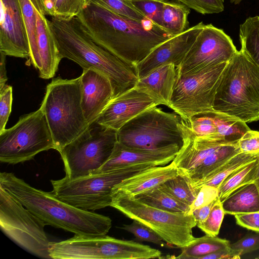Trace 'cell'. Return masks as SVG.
I'll return each instance as SVG.
<instances>
[{
    "label": "cell",
    "instance_id": "obj_28",
    "mask_svg": "<svg viewBox=\"0 0 259 259\" xmlns=\"http://www.w3.org/2000/svg\"><path fill=\"white\" fill-rule=\"evenodd\" d=\"M190 10L177 0H166L161 15V27L175 36L189 28L188 16Z\"/></svg>",
    "mask_w": 259,
    "mask_h": 259
},
{
    "label": "cell",
    "instance_id": "obj_34",
    "mask_svg": "<svg viewBox=\"0 0 259 259\" xmlns=\"http://www.w3.org/2000/svg\"><path fill=\"white\" fill-rule=\"evenodd\" d=\"M159 187L182 202L190 205L196 198V193L186 178L180 175L171 178Z\"/></svg>",
    "mask_w": 259,
    "mask_h": 259
},
{
    "label": "cell",
    "instance_id": "obj_30",
    "mask_svg": "<svg viewBox=\"0 0 259 259\" xmlns=\"http://www.w3.org/2000/svg\"><path fill=\"white\" fill-rule=\"evenodd\" d=\"M136 197L147 204L167 211L188 214L189 210V205L178 200L159 186Z\"/></svg>",
    "mask_w": 259,
    "mask_h": 259
},
{
    "label": "cell",
    "instance_id": "obj_5",
    "mask_svg": "<svg viewBox=\"0 0 259 259\" xmlns=\"http://www.w3.org/2000/svg\"><path fill=\"white\" fill-rule=\"evenodd\" d=\"M53 139L60 151L89 126L81 106L80 76L71 79L53 78L46 88L40 107Z\"/></svg>",
    "mask_w": 259,
    "mask_h": 259
},
{
    "label": "cell",
    "instance_id": "obj_3",
    "mask_svg": "<svg viewBox=\"0 0 259 259\" xmlns=\"http://www.w3.org/2000/svg\"><path fill=\"white\" fill-rule=\"evenodd\" d=\"M50 21L61 58L107 76L112 84L114 98L136 85L139 80L136 68L93 41L76 16L68 19L52 17Z\"/></svg>",
    "mask_w": 259,
    "mask_h": 259
},
{
    "label": "cell",
    "instance_id": "obj_52",
    "mask_svg": "<svg viewBox=\"0 0 259 259\" xmlns=\"http://www.w3.org/2000/svg\"><path fill=\"white\" fill-rule=\"evenodd\" d=\"M257 258L259 259V256L257 257Z\"/></svg>",
    "mask_w": 259,
    "mask_h": 259
},
{
    "label": "cell",
    "instance_id": "obj_4",
    "mask_svg": "<svg viewBox=\"0 0 259 259\" xmlns=\"http://www.w3.org/2000/svg\"><path fill=\"white\" fill-rule=\"evenodd\" d=\"M213 109L246 123L259 120V66L242 49L222 72Z\"/></svg>",
    "mask_w": 259,
    "mask_h": 259
},
{
    "label": "cell",
    "instance_id": "obj_12",
    "mask_svg": "<svg viewBox=\"0 0 259 259\" xmlns=\"http://www.w3.org/2000/svg\"><path fill=\"white\" fill-rule=\"evenodd\" d=\"M46 225L0 186L1 229L26 251L48 259L51 257L49 251L50 242L44 229Z\"/></svg>",
    "mask_w": 259,
    "mask_h": 259
},
{
    "label": "cell",
    "instance_id": "obj_16",
    "mask_svg": "<svg viewBox=\"0 0 259 259\" xmlns=\"http://www.w3.org/2000/svg\"><path fill=\"white\" fill-rule=\"evenodd\" d=\"M0 52L27 60L30 48L19 0H1Z\"/></svg>",
    "mask_w": 259,
    "mask_h": 259
},
{
    "label": "cell",
    "instance_id": "obj_19",
    "mask_svg": "<svg viewBox=\"0 0 259 259\" xmlns=\"http://www.w3.org/2000/svg\"><path fill=\"white\" fill-rule=\"evenodd\" d=\"M81 106L89 125L99 117L114 98L113 89L109 78L96 70L83 69L80 76Z\"/></svg>",
    "mask_w": 259,
    "mask_h": 259
},
{
    "label": "cell",
    "instance_id": "obj_39",
    "mask_svg": "<svg viewBox=\"0 0 259 259\" xmlns=\"http://www.w3.org/2000/svg\"><path fill=\"white\" fill-rule=\"evenodd\" d=\"M189 9L203 15L218 14L224 10L222 0H177Z\"/></svg>",
    "mask_w": 259,
    "mask_h": 259
},
{
    "label": "cell",
    "instance_id": "obj_31",
    "mask_svg": "<svg viewBox=\"0 0 259 259\" xmlns=\"http://www.w3.org/2000/svg\"><path fill=\"white\" fill-rule=\"evenodd\" d=\"M258 165L257 157L229 175L218 187V197L223 201L238 188L253 182Z\"/></svg>",
    "mask_w": 259,
    "mask_h": 259
},
{
    "label": "cell",
    "instance_id": "obj_20",
    "mask_svg": "<svg viewBox=\"0 0 259 259\" xmlns=\"http://www.w3.org/2000/svg\"><path fill=\"white\" fill-rule=\"evenodd\" d=\"M180 148L179 145H175L157 149H138L126 146L117 141L108 160L95 172L134 164L165 165L174 160Z\"/></svg>",
    "mask_w": 259,
    "mask_h": 259
},
{
    "label": "cell",
    "instance_id": "obj_15",
    "mask_svg": "<svg viewBox=\"0 0 259 259\" xmlns=\"http://www.w3.org/2000/svg\"><path fill=\"white\" fill-rule=\"evenodd\" d=\"M204 25L201 21L154 48L136 66L139 79L167 64H173L178 67Z\"/></svg>",
    "mask_w": 259,
    "mask_h": 259
},
{
    "label": "cell",
    "instance_id": "obj_10",
    "mask_svg": "<svg viewBox=\"0 0 259 259\" xmlns=\"http://www.w3.org/2000/svg\"><path fill=\"white\" fill-rule=\"evenodd\" d=\"M117 131L96 121L59 152L66 176L73 179L98 171L108 160L117 142Z\"/></svg>",
    "mask_w": 259,
    "mask_h": 259
},
{
    "label": "cell",
    "instance_id": "obj_13",
    "mask_svg": "<svg viewBox=\"0 0 259 259\" xmlns=\"http://www.w3.org/2000/svg\"><path fill=\"white\" fill-rule=\"evenodd\" d=\"M227 63L210 67L191 75L178 73L168 107L187 123L195 115L213 110L217 87Z\"/></svg>",
    "mask_w": 259,
    "mask_h": 259
},
{
    "label": "cell",
    "instance_id": "obj_27",
    "mask_svg": "<svg viewBox=\"0 0 259 259\" xmlns=\"http://www.w3.org/2000/svg\"><path fill=\"white\" fill-rule=\"evenodd\" d=\"M240 153L237 142L224 144L207 157L198 167L183 176L189 181L200 180Z\"/></svg>",
    "mask_w": 259,
    "mask_h": 259
},
{
    "label": "cell",
    "instance_id": "obj_9",
    "mask_svg": "<svg viewBox=\"0 0 259 259\" xmlns=\"http://www.w3.org/2000/svg\"><path fill=\"white\" fill-rule=\"evenodd\" d=\"M49 254L54 259L160 258V250L133 240L104 235H74L67 240L50 242Z\"/></svg>",
    "mask_w": 259,
    "mask_h": 259
},
{
    "label": "cell",
    "instance_id": "obj_25",
    "mask_svg": "<svg viewBox=\"0 0 259 259\" xmlns=\"http://www.w3.org/2000/svg\"><path fill=\"white\" fill-rule=\"evenodd\" d=\"M225 214L235 215L259 211V193L250 183L233 191L222 202Z\"/></svg>",
    "mask_w": 259,
    "mask_h": 259
},
{
    "label": "cell",
    "instance_id": "obj_53",
    "mask_svg": "<svg viewBox=\"0 0 259 259\" xmlns=\"http://www.w3.org/2000/svg\"><path fill=\"white\" fill-rule=\"evenodd\" d=\"M223 2L224 1V0H222Z\"/></svg>",
    "mask_w": 259,
    "mask_h": 259
},
{
    "label": "cell",
    "instance_id": "obj_21",
    "mask_svg": "<svg viewBox=\"0 0 259 259\" xmlns=\"http://www.w3.org/2000/svg\"><path fill=\"white\" fill-rule=\"evenodd\" d=\"M184 135L183 144L172 161L179 175L181 176H185L196 168L207 157L224 144L233 143L196 136L185 122Z\"/></svg>",
    "mask_w": 259,
    "mask_h": 259
},
{
    "label": "cell",
    "instance_id": "obj_47",
    "mask_svg": "<svg viewBox=\"0 0 259 259\" xmlns=\"http://www.w3.org/2000/svg\"><path fill=\"white\" fill-rule=\"evenodd\" d=\"M240 257L236 251L229 247L204 255L200 259H238Z\"/></svg>",
    "mask_w": 259,
    "mask_h": 259
},
{
    "label": "cell",
    "instance_id": "obj_51",
    "mask_svg": "<svg viewBox=\"0 0 259 259\" xmlns=\"http://www.w3.org/2000/svg\"><path fill=\"white\" fill-rule=\"evenodd\" d=\"M243 0H230V2L235 5L239 4ZM259 1V0H258Z\"/></svg>",
    "mask_w": 259,
    "mask_h": 259
},
{
    "label": "cell",
    "instance_id": "obj_7",
    "mask_svg": "<svg viewBox=\"0 0 259 259\" xmlns=\"http://www.w3.org/2000/svg\"><path fill=\"white\" fill-rule=\"evenodd\" d=\"M110 206L150 228L167 243L183 248L194 241L196 225L193 214L167 211L150 206L128 192L112 190Z\"/></svg>",
    "mask_w": 259,
    "mask_h": 259
},
{
    "label": "cell",
    "instance_id": "obj_29",
    "mask_svg": "<svg viewBox=\"0 0 259 259\" xmlns=\"http://www.w3.org/2000/svg\"><path fill=\"white\" fill-rule=\"evenodd\" d=\"M229 240L205 235L196 238L191 244L181 248L182 252L175 257L180 259H200L202 256L230 247Z\"/></svg>",
    "mask_w": 259,
    "mask_h": 259
},
{
    "label": "cell",
    "instance_id": "obj_50",
    "mask_svg": "<svg viewBox=\"0 0 259 259\" xmlns=\"http://www.w3.org/2000/svg\"><path fill=\"white\" fill-rule=\"evenodd\" d=\"M257 161H258V165L256 172L255 176V179L253 181V183L255 184L258 192L259 193V155L257 156Z\"/></svg>",
    "mask_w": 259,
    "mask_h": 259
},
{
    "label": "cell",
    "instance_id": "obj_1",
    "mask_svg": "<svg viewBox=\"0 0 259 259\" xmlns=\"http://www.w3.org/2000/svg\"><path fill=\"white\" fill-rule=\"evenodd\" d=\"M76 17L93 41L135 68L154 48L174 36L148 19H132L91 0Z\"/></svg>",
    "mask_w": 259,
    "mask_h": 259
},
{
    "label": "cell",
    "instance_id": "obj_14",
    "mask_svg": "<svg viewBox=\"0 0 259 259\" xmlns=\"http://www.w3.org/2000/svg\"><path fill=\"white\" fill-rule=\"evenodd\" d=\"M237 51L232 39L223 29L212 24H204L177 67L178 73L191 75L210 67L228 62Z\"/></svg>",
    "mask_w": 259,
    "mask_h": 259
},
{
    "label": "cell",
    "instance_id": "obj_41",
    "mask_svg": "<svg viewBox=\"0 0 259 259\" xmlns=\"http://www.w3.org/2000/svg\"><path fill=\"white\" fill-rule=\"evenodd\" d=\"M12 102V87L6 84L0 89V133L6 129L11 112Z\"/></svg>",
    "mask_w": 259,
    "mask_h": 259
},
{
    "label": "cell",
    "instance_id": "obj_38",
    "mask_svg": "<svg viewBox=\"0 0 259 259\" xmlns=\"http://www.w3.org/2000/svg\"><path fill=\"white\" fill-rule=\"evenodd\" d=\"M121 228L133 234L136 239L141 241L150 242L164 246L162 238L150 228L141 223L133 220L128 225H123Z\"/></svg>",
    "mask_w": 259,
    "mask_h": 259
},
{
    "label": "cell",
    "instance_id": "obj_11",
    "mask_svg": "<svg viewBox=\"0 0 259 259\" xmlns=\"http://www.w3.org/2000/svg\"><path fill=\"white\" fill-rule=\"evenodd\" d=\"M51 149H55V145L40 108L21 116L14 126L0 133L1 162L12 164L23 162Z\"/></svg>",
    "mask_w": 259,
    "mask_h": 259
},
{
    "label": "cell",
    "instance_id": "obj_49",
    "mask_svg": "<svg viewBox=\"0 0 259 259\" xmlns=\"http://www.w3.org/2000/svg\"><path fill=\"white\" fill-rule=\"evenodd\" d=\"M1 61H0V89H2L5 85L8 80L7 76V71L6 68V55L2 52H0Z\"/></svg>",
    "mask_w": 259,
    "mask_h": 259
},
{
    "label": "cell",
    "instance_id": "obj_32",
    "mask_svg": "<svg viewBox=\"0 0 259 259\" xmlns=\"http://www.w3.org/2000/svg\"><path fill=\"white\" fill-rule=\"evenodd\" d=\"M241 49L259 66V16L249 17L239 26Z\"/></svg>",
    "mask_w": 259,
    "mask_h": 259
},
{
    "label": "cell",
    "instance_id": "obj_44",
    "mask_svg": "<svg viewBox=\"0 0 259 259\" xmlns=\"http://www.w3.org/2000/svg\"><path fill=\"white\" fill-rule=\"evenodd\" d=\"M241 153L259 155V131L249 130L238 141Z\"/></svg>",
    "mask_w": 259,
    "mask_h": 259
},
{
    "label": "cell",
    "instance_id": "obj_45",
    "mask_svg": "<svg viewBox=\"0 0 259 259\" xmlns=\"http://www.w3.org/2000/svg\"><path fill=\"white\" fill-rule=\"evenodd\" d=\"M236 224L244 228L259 232V211L234 215Z\"/></svg>",
    "mask_w": 259,
    "mask_h": 259
},
{
    "label": "cell",
    "instance_id": "obj_43",
    "mask_svg": "<svg viewBox=\"0 0 259 259\" xmlns=\"http://www.w3.org/2000/svg\"><path fill=\"white\" fill-rule=\"evenodd\" d=\"M230 247L240 256L259 249V232L246 234L236 242L230 244Z\"/></svg>",
    "mask_w": 259,
    "mask_h": 259
},
{
    "label": "cell",
    "instance_id": "obj_42",
    "mask_svg": "<svg viewBox=\"0 0 259 259\" xmlns=\"http://www.w3.org/2000/svg\"><path fill=\"white\" fill-rule=\"evenodd\" d=\"M218 188L208 185L200 187L192 203L189 206L188 214H192L196 209L213 201L218 197Z\"/></svg>",
    "mask_w": 259,
    "mask_h": 259
},
{
    "label": "cell",
    "instance_id": "obj_6",
    "mask_svg": "<svg viewBox=\"0 0 259 259\" xmlns=\"http://www.w3.org/2000/svg\"><path fill=\"white\" fill-rule=\"evenodd\" d=\"M152 163L127 165L71 179L51 180L52 192L58 199L88 211L110 206L113 188L125 179L151 167Z\"/></svg>",
    "mask_w": 259,
    "mask_h": 259
},
{
    "label": "cell",
    "instance_id": "obj_2",
    "mask_svg": "<svg viewBox=\"0 0 259 259\" xmlns=\"http://www.w3.org/2000/svg\"><path fill=\"white\" fill-rule=\"evenodd\" d=\"M0 186L47 225L86 236L106 235L112 227L109 217L71 205L13 173L1 172Z\"/></svg>",
    "mask_w": 259,
    "mask_h": 259
},
{
    "label": "cell",
    "instance_id": "obj_8",
    "mask_svg": "<svg viewBox=\"0 0 259 259\" xmlns=\"http://www.w3.org/2000/svg\"><path fill=\"white\" fill-rule=\"evenodd\" d=\"M185 121L176 112L150 107L127 122L117 132V140L131 148L157 149L183 144Z\"/></svg>",
    "mask_w": 259,
    "mask_h": 259
},
{
    "label": "cell",
    "instance_id": "obj_18",
    "mask_svg": "<svg viewBox=\"0 0 259 259\" xmlns=\"http://www.w3.org/2000/svg\"><path fill=\"white\" fill-rule=\"evenodd\" d=\"M187 124L196 136L230 142H238L250 130L240 119L214 110L195 115Z\"/></svg>",
    "mask_w": 259,
    "mask_h": 259
},
{
    "label": "cell",
    "instance_id": "obj_23",
    "mask_svg": "<svg viewBox=\"0 0 259 259\" xmlns=\"http://www.w3.org/2000/svg\"><path fill=\"white\" fill-rule=\"evenodd\" d=\"M177 74L174 64H167L139 79L135 87L149 95L159 105L169 107Z\"/></svg>",
    "mask_w": 259,
    "mask_h": 259
},
{
    "label": "cell",
    "instance_id": "obj_40",
    "mask_svg": "<svg viewBox=\"0 0 259 259\" xmlns=\"http://www.w3.org/2000/svg\"><path fill=\"white\" fill-rule=\"evenodd\" d=\"M86 2L87 0H56L55 17L63 19L75 17Z\"/></svg>",
    "mask_w": 259,
    "mask_h": 259
},
{
    "label": "cell",
    "instance_id": "obj_48",
    "mask_svg": "<svg viewBox=\"0 0 259 259\" xmlns=\"http://www.w3.org/2000/svg\"><path fill=\"white\" fill-rule=\"evenodd\" d=\"M214 200L204 206L195 209L193 212L192 214L194 216L197 225L203 223L206 220L213 206Z\"/></svg>",
    "mask_w": 259,
    "mask_h": 259
},
{
    "label": "cell",
    "instance_id": "obj_35",
    "mask_svg": "<svg viewBox=\"0 0 259 259\" xmlns=\"http://www.w3.org/2000/svg\"><path fill=\"white\" fill-rule=\"evenodd\" d=\"M91 1L101 5L118 14L132 19L139 21L147 19V18L133 5L131 0Z\"/></svg>",
    "mask_w": 259,
    "mask_h": 259
},
{
    "label": "cell",
    "instance_id": "obj_36",
    "mask_svg": "<svg viewBox=\"0 0 259 259\" xmlns=\"http://www.w3.org/2000/svg\"><path fill=\"white\" fill-rule=\"evenodd\" d=\"M225 214L222 203L218 197L206 220L203 223L197 224V226L205 234L217 236L219 233Z\"/></svg>",
    "mask_w": 259,
    "mask_h": 259
},
{
    "label": "cell",
    "instance_id": "obj_24",
    "mask_svg": "<svg viewBox=\"0 0 259 259\" xmlns=\"http://www.w3.org/2000/svg\"><path fill=\"white\" fill-rule=\"evenodd\" d=\"M178 175V169L171 161L167 165L152 166L125 179L113 190H123L136 197L159 187Z\"/></svg>",
    "mask_w": 259,
    "mask_h": 259
},
{
    "label": "cell",
    "instance_id": "obj_22",
    "mask_svg": "<svg viewBox=\"0 0 259 259\" xmlns=\"http://www.w3.org/2000/svg\"><path fill=\"white\" fill-rule=\"evenodd\" d=\"M34 7V6H33ZM36 16L37 52L31 65L38 70L42 79L53 78L62 58L59 54L50 21L34 7Z\"/></svg>",
    "mask_w": 259,
    "mask_h": 259
},
{
    "label": "cell",
    "instance_id": "obj_46",
    "mask_svg": "<svg viewBox=\"0 0 259 259\" xmlns=\"http://www.w3.org/2000/svg\"><path fill=\"white\" fill-rule=\"evenodd\" d=\"M33 6L42 14L55 17L56 0H30Z\"/></svg>",
    "mask_w": 259,
    "mask_h": 259
},
{
    "label": "cell",
    "instance_id": "obj_33",
    "mask_svg": "<svg viewBox=\"0 0 259 259\" xmlns=\"http://www.w3.org/2000/svg\"><path fill=\"white\" fill-rule=\"evenodd\" d=\"M23 16L30 48V57L26 62L30 65L37 52L36 16L34 7L30 0H19Z\"/></svg>",
    "mask_w": 259,
    "mask_h": 259
},
{
    "label": "cell",
    "instance_id": "obj_26",
    "mask_svg": "<svg viewBox=\"0 0 259 259\" xmlns=\"http://www.w3.org/2000/svg\"><path fill=\"white\" fill-rule=\"evenodd\" d=\"M258 155L239 153L222 166L204 178L196 181H187L192 189L198 193L200 187L204 185L218 188L222 182L231 174L257 158Z\"/></svg>",
    "mask_w": 259,
    "mask_h": 259
},
{
    "label": "cell",
    "instance_id": "obj_17",
    "mask_svg": "<svg viewBox=\"0 0 259 259\" xmlns=\"http://www.w3.org/2000/svg\"><path fill=\"white\" fill-rule=\"evenodd\" d=\"M158 105L149 95L134 87L113 98L96 121L117 131L143 111Z\"/></svg>",
    "mask_w": 259,
    "mask_h": 259
},
{
    "label": "cell",
    "instance_id": "obj_37",
    "mask_svg": "<svg viewBox=\"0 0 259 259\" xmlns=\"http://www.w3.org/2000/svg\"><path fill=\"white\" fill-rule=\"evenodd\" d=\"M166 0H131L147 19L161 27V15Z\"/></svg>",
    "mask_w": 259,
    "mask_h": 259
}]
</instances>
